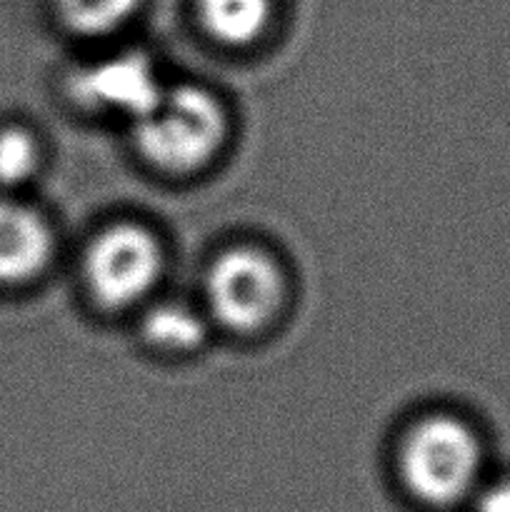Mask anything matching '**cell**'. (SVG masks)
<instances>
[{"label": "cell", "mask_w": 510, "mask_h": 512, "mask_svg": "<svg viewBox=\"0 0 510 512\" xmlns=\"http://www.w3.org/2000/svg\"><path fill=\"white\" fill-rule=\"evenodd\" d=\"M395 478L420 510H465L485 480L483 440L460 415H423L400 435Z\"/></svg>", "instance_id": "1"}, {"label": "cell", "mask_w": 510, "mask_h": 512, "mask_svg": "<svg viewBox=\"0 0 510 512\" xmlns=\"http://www.w3.org/2000/svg\"><path fill=\"white\" fill-rule=\"evenodd\" d=\"M135 150L153 170L188 178L208 170L230 140L223 100L198 83L165 85L158 103L130 125Z\"/></svg>", "instance_id": "2"}, {"label": "cell", "mask_w": 510, "mask_h": 512, "mask_svg": "<svg viewBox=\"0 0 510 512\" xmlns=\"http://www.w3.org/2000/svg\"><path fill=\"white\" fill-rule=\"evenodd\" d=\"M285 303L288 275L263 245H228L205 268L203 310L210 323L228 333H263L283 315Z\"/></svg>", "instance_id": "3"}, {"label": "cell", "mask_w": 510, "mask_h": 512, "mask_svg": "<svg viewBox=\"0 0 510 512\" xmlns=\"http://www.w3.org/2000/svg\"><path fill=\"white\" fill-rule=\"evenodd\" d=\"M165 273V245L145 223L118 220L100 228L83 253V280L90 298L105 310L150 303Z\"/></svg>", "instance_id": "4"}, {"label": "cell", "mask_w": 510, "mask_h": 512, "mask_svg": "<svg viewBox=\"0 0 510 512\" xmlns=\"http://www.w3.org/2000/svg\"><path fill=\"white\" fill-rule=\"evenodd\" d=\"M158 65L143 50H115L73 73L70 95L95 115L138 123L163 95Z\"/></svg>", "instance_id": "5"}, {"label": "cell", "mask_w": 510, "mask_h": 512, "mask_svg": "<svg viewBox=\"0 0 510 512\" xmlns=\"http://www.w3.org/2000/svg\"><path fill=\"white\" fill-rule=\"evenodd\" d=\"M58 238L48 215L18 195L0 193V285L23 288L53 265Z\"/></svg>", "instance_id": "6"}, {"label": "cell", "mask_w": 510, "mask_h": 512, "mask_svg": "<svg viewBox=\"0 0 510 512\" xmlns=\"http://www.w3.org/2000/svg\"><path fill=\"white\" fill-rule=\"evenodd\" d=\"M210 318L203 308L180 298H163L143 305L140 338L153 353L193 355L208 343Z\"/></svg>", "instance_id": "7"}, {"label": "cell", "mask_w": 510, "mask_h": 512, "mask_svg": "<svg viewBox=\"0 0 510 512\" xmlns=\"http://www.w3.org/2000/svg\"><path fill=\"white\" fill-rule=\"evenodd\" d=\"M273 0H198V20L205 33L225 48L243 50L268 35Z\"/></svg>", "instance_id": "8"}, {"label": "cell", "mask_w": 510, "mask_h": 512, "mask_svg": "<svg viewBox=\"0 0 510 512\" xmlns=\"http://www.w3.org/2000/svg\"><path fill=\"white\" fill-rule=\"evenodd\" d=\"M60 23L80 38H108L123 30L143 0H53Z\"/></svg>", "instance_id": "9"}, {"label": "cell", "mask_w": 510, "mask_h": 512, "mask_svg": "<svg viewBox=\"0 0 510 512\" xmlns=\"http://www.w3.org/2000/svg\"><path fill=\"white\" fill-rule=\"evenodd\" d=\"M43 170V145L25 125L0 128V193L18 195Z\"/></svg>", "instance_id": "10"}, {"label": "cell", "mask_w": 510, "mask_h": 512, "mask_svg": "<svg viewBox=\"0 0 510 512\" xmlns=\"http://www.w3.org/2000/svg\"><path fill=\"white\" fill-rule=\"evenodd\" d=\"M468 512H510V475L485 478L465 505Z\"/></svg>", "instance_id": "11"}]
</instances>
